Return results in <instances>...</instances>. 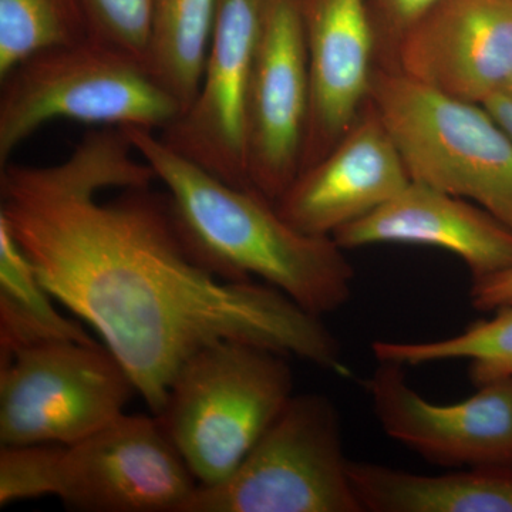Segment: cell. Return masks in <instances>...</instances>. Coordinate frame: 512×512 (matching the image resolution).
<instances>
[{"instance_id":"1","label":"cell","mask_w":512,"mask_h":512,"mask_svg":"<svg viewBox=\"0 0 512 512\" xmlns=\"http://www.w3.org/2000/svg\"><path fill=\"white\" fill-rule=\"evenodd\" d=\"M0 217L47 292L89 323L158 414L195 352L239 340L349 375L342 345L288 295L264 282H227L198 265L170 200L116 128L89 131L63 163H8Z\"/></svg>"},{"instance_id":"2","label":"cell","mask_w":512,"mask_h":512,"mask_svg":"<svg viewBox=\"0 0 512 512\" xmlns=\"http://www.w3.org/2000/svg\"><path fill=\"white\" fill-rule=\"evenodd\" d=\"M124 130L167 188L178 234L198 265L222 281L261 279L313 315L350 301L355 271L335 239L293 228L261 192L225 183L156 131Z\"/></svg>"},{"instance_id":"3","label":"cell","mask_w":512,"mask_h":512,"mask_svg":"<svg viewBox=\"0 0 512 512\" xmlns=\"http://www.w3.org/2000/svg\"><path fill=\"white\" fill-rule=\"evenodd\" d=\"M291 357L220 340L178 369L158 414L198 485L231 476L295 394Z\"/></svg>"},{"instance_id":"4","label":"cell","mask_w":512,"mask_h":512,"mask_svg":"<svg viewBox=\"0 0 512 512\" xmlns=\"http://www.w3.org/2000/svg\"><path fill=\"white\" fill-rule=\"evenodd\" d=\"M0 86V167L50 121L161 133L183 114L146 64L92 37L29 57Z\"/></svg>"},{"instance_id":"5","label":"cell","mask_w":512,"mask_h":512,"mask_svg":"<svg viewBox=\"0 0 512 512\" xmlns=\"http://www.w3.org/2000/svg\"><path fill=\"white\" fill-rule=\"evenodd\" d=\"M370 103L410 180L480 205L512 229V137L490 110L376 67Z\"/></svg>"},{"instance_id":"6","label":"cell","mask_w":512,"mask_h":512,"mask_svg":"<svg viewBox=\"0 0 512 512\" xmlns=\"http://www.w3.org/2000/svg\"><path fill=\"white\" fill-rule=\"evenodd\" d=\"M349 463L336 404L295 393L237 470L198 485L183 512H365Z\"/></svg>"},{"instance_id":"7","label":"cell","mask_w":512,"mask_h":512,"mask_svg":"<svg viewBox=\"0 0 512 512\" xmlns=\"http://www.w3.org/2000/svg\"><path fill=\"white\" fill-rule=\"evenodd\" d=\"M137 393L99 343L53 342L0 357V444H69L126 413Z\"/></svg>"},{"instance_id":"8","label":"cell","mask_w":512,"mask_h":512,"mask_svg":"<svg viewBox=\"0 0 512 512\" xmlns=\"http://www.w3.org/2000/svg\"><path fill=\"white\" fill-rule=\"evenodd\" d=\"M198 481L157 416L121 414L92 436L53 444L49 495L83 512H183Z\"/></svg>"},{"instance_id":"9","label":"cell","mask_w":512,"mask_h":512,"mask_svg":"<svg viewBox=\"0 0 512 512\" xmlns=\"http://www.w3.org/2000/svg\"><path fill=\"white\" fill-rule=\"evenodd\" d=\"M311 73L302 0H265L249 82V185L278 202L302 170Z\"/></svg>"},{"instance_id":"10","label":"cell","mask_w":512,"mask_h":512,"mask_svg":"<svg viewBox=\"0 0 512 512\" xmlns=\"http://www.w3.org/2000/svg\"><path fill=\"white\" fill-rule=\"evenodd\" d=\"M406 367L380 363L367 379L373 413L390 439L447 468H512V380H493L457 403H433Z\"/></svg>"},{"instance_id":"11","label":"cell","mask_w":512,"mask_h":512,"mask_svg":"<svg viewBox=\"0 0 512 512\" xmlns=\"http://www.w3.org/2000/svg\"><path fill=\"white\" fill-rule=\"evenodd\" d=\"M264 5L265 0H218L214 33L197 96L160 133L177 153L237 187H251L248 92Z\"/></svg>"},{"instance_id":"12","label":"cell","mask_w":512,"mask_h":512,"mask_svg":"<svg viewBox=\"0 0 512 512\" xmlns=\"http://www.w3.org/2000/svg\"><path fill=\"white\" fill-rule=\"evenodd\" d=\"M404 76L474 103L512 79V0H443L394 46Z\"/></svg>"},{"instance_id":"13","label":"cell","mask_w":512,"mask_h":512,"mask_svg":"<svg viewBox=\"0 0 512 512\" xmlns=\"http://www.w3.org/2000/svg\"><path fill=\"white\" fill-rule=\"evenodd\" d=\"M410 181L399 148L369 100L338 143L295 178L276 208L303 234L332 238Z\"/></svg>"},{"instance_id":"14","label":"cell","mask_w":512,"mask_h":512,"mask_svg":"<svg viewBox=\"0 0 512 512\" xmlns=\"http://www.w3.org/2000/svg\"><path fill=\"white\" fill-rule=\"evenodd\" d=\"M302 10L311 111L301 173L355 123L369 101L376 70L375 26L367 0H302Z\"/></svg>"},{"instance_id":"15","label":"cell","mask_w":512,"mask_h":512,"mask_svg":"<svg viewBox=\"0 0 512 512\" xmlns=\"http://www.w3.org/2000/svg\"><path fill=\"white\" fill-rule=\"evenodd\" d=\"M332 238L345 251L380 244L446 249L473 281L512 268V229L474 202L414 181Z\"/></svg>"},{"instance_id":"16","label":"cell","mask_w":512,"mask_h":512,"mask_svg":"<svg viewBox=\"0 0 512 512\" xmlns=\"http://www.w3.org/2000/svg\"><path fill=\"white\" fill-rule=\"evenodd\" d=\"M349 474L365 512H512V468L424 476L350 460Z\"/></svg>"},{"instance_id":"17","label":"cell","mask_w":512,"mask_h":512,"mask_svg":"<svg viewBox=\"0 0 512 512\" xmlns=\"http://www.w3.org/2000/svg\"><path fill=\"white\" fill-rule=\"evenodd\" d=\"M53 301L0 217V357L45 343H97L82 323L57 311Z\"/></svg>"},{"instance_id":"18","label":"cell","mask_w":512,"mask_h":512,"mask_svg":"<svg viewBox=\"0 0 512 512\" xmlns=\"http://www.w3.org/2000/svg\"><path fill=\"white\" fill-rule=\"evenodd\" d=\"M218 0H156L151 28L148 69L183 107H190L198 89Z\"/></svg>"},{"instance_id":"19","label":"cell","mask_w":512,"mask_h":512,"mask_svg":"<svg viewBox=\"0 0 512 512\" xmlns=\"http://www.w3.org/2000/svg\"><path fill=\"white\" fill-rule=\"evenodd\" d=\"M493 313L448 338L427 342L375 340L373 355L379 363L403 367L467 360L476 387L493 380H512V305Z\"/></svg>"},{"instance_id":"20","label":"cell","mask_w":512,"mask_h":512,"mask_svg":"<svg viewBox=\"0 0 512 512\" xmlns=\"http://www.w3.org/2000/svg\"><path fill=\"white\" fill-rule=\"evenodd\" d=\"M87 39L82 0H0V80L29 57Z\"/></svg>"},{"instance_id":"21","label":"cell","mask_w":512,"mask_h":512,"mask_svg":"<svg viewBox=\"0 0 512 512\" xmlns=\"http://www.w3.org/2000/svg\"><path fill=\"white\" fill-rule=\"evenodd\" d=\"M154 3L156 0H82L90 37L148 67Z\"/></svg>"},{"instance_id":"22","label":"cell","mask_w":512,"mask_h":512,"mask_svg":"<svg viewBox=\"0 0 512 512\" xmlns=\"http://www.w3.org/2000/svg\"><path fill=\"white\" fill-rule=\"evenodd\" d=\"M470 301L474 309L488 313L512 305V268L473 281Z\"/></svg>"},{"instance_id":"23","label":"cell","mask_w":512,"mask_h":512,"mask_svg":"<svg viewBox=\"0 0 512 512\" xmlns=\"http://www.w3.org/2000/svg\"><path fill=\"white\" fill-rule=\"evenodd\" d=\"M443 0H382L387 29L394 43Z\"/></svg>"},{"instance_id":"24","label":"cell","mask_w":512,"mask_h":512,"mask_svg":"<svg viewBox=\"0 0 512 512\" xmlns=\"http://www.w3.org/2000/svg\"><path fill=\"white\" fill-rule=\"evenodd\" d=\"M484 106L490 110L495 119L503 124L512 137V96L508 93H498L484 101Z\"/></svg>"},{"instance_id":"25","label":"cell","mask_w":512,"mask_h":512,"mask_svg":"<svg viewBox=\"0 0 512 512\" xmlns=\"http://www.w3.org/2000/svg\"><path fill=\"white\" fill-rule=\"evenodd\" d=\"M504 92L511 94V96H512V79H511V82L508 83L507 89H505Z\"/></svg>"}]
</instances>
